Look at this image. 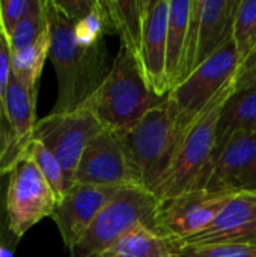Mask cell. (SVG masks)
Returning <instances> with one entry per match:
<instances>
[{
  "label": "cell",
  "instance_id": "obj_32",
  "mask_svg": "<svg viewBox=\"0 0 256 257\" xmlns=\"http://www.w3.org/2000/svg\"><path fill=\"white\" fill-rule=\"evenodd\" d=\"M2 35H5V32H3V24H2V15H0V36Z\"/></svg>",
  "mask_w": 256,
  "mask_h": 257
},
{
  "label": "cell",
  "instance_id": "obj_17",
  "mask_svg": "<svg viewBox=\"0 0 256 257\" xmlns=\"http://www.w3.org/2000/svg\"><path fill=\"white\" fill-rule=\"evenodd\" d=\"M235 133H256V84L235 87L226 99L217 125L216 151Z\"/></svg>",
  "mask_w": 256,
  "mask_h": 257
},
{
  "label": "cell",
  "instance_id": "obj_26",
  "mask_svg": "<svg viewBox=\"0 0 256 257\" xmlns=\"http://www.w3.org/2000/svg\"><path fill=\"white\" fill-rule=\"evenodd\" d=\"M38 0H0V15L6 39L15 26L35 8Z\"/></svg>",
  "mask_w": 256,
  "mask_h": 257
},
{
  "label": "cell",
  "instance_id": "obj_24",
  "mask_svg": "<svg viewBox=\"0 0 256 257\" xmlns=\"http://www.w3.org/2000/svg\"><path fill=\"white\" fill-rule=\"evenodd\" d=\"M26 158L30 160L38 167L41 175L45 178V181L54 191L57 200L60 202L66 193V182H65V175L57 158L38 140H33L30 143Z\"/></svg>",
  "mask_w": 256,
  "mask_h": 257
},
{
  "label": "cell",
  "instance_id": "obj_2",
  "mask_svg": "<svg viewBox=\"0 0 256 257\" xmlns=\"http://www.w3.org/2000/svg\"><path fill=\"white\" fill-rule=\"evenodd\" d=\"M164 98L146 84L139 62L121 45L109 75L83 105L106 131L119 134L134 126Z\"/></svg>",
  "mask_w": 256,
  "mask_h": 257
},
{
  "label": "cell",
  "instance_id": "obj_30",
  "mask_svg": "<svg viewBox=\"0 0 256 257\" xmlns=\"http://www.w3.org/2000/svg\"><path fill=\"white\" fill-rule=\"evenodd\" d=\"M246 84H256V66H253L252 69L237 74L235 77V87L240 86H246Z\"/></svg>",
  "mask_w": 256,
  "mask_h": 257
},
{
  "label": "cell",
  "instance_id": "obj_27",
  "mask_svg": "<svg viewBox=\"0 0 256 257\" xmlns=\"http://www.w3.org/2000/svg\"><path fill=\"white\" fill-rule=\"evenodd\" d=\"M11 77V51L5 35L0 36V133L6 126V93Z\"/></svg>",
  "mask_w": 256,
  "mask_h": 257
},
{
  "label": "cell",
  "instance_id": "obj_12",
  "mask_svg": "<svg viewBox=\"0 0 256 257\" xmlns=\"http://www.w3.org/2000/svg\"><path fill=\"white\" fill-rule=\"evenodd\" d=\"M38 95L26 89L11 72L6 93V126L0 133V178L26 158L36 126Z\"/></svg>",
  "mask_w": 256,
  "mask_h": 257
},
{
  "label": "cell",
  "instance_id": "obj_33",
  "mask_svg": "<svg viewBox=\"0 0 256 257\" xmlns=\"http://www.w3.org/2000/svg\"><path fill=\"white\" fill-rule=\"evenodd\" d=\"M250 242H253V244H256V235H255V236H253V239H252Z\"/></svg>",
  "mask_w": 256,
  "mask_h": 257
},
{
  "label": "cell",
  "instance_id": "obj_31",
  "mask_svg": "<svg viewBox=\"0 0 256 257\" xmlns=\"http://www.w3.org/2000/svg\"><path fill=\"white\" fill-rule=\"evenodd\" d=\"M253 66H256V47L255 50L252 51V54L247 57V60L240 66V69H238V74H241V72H246V71H249V69H252Z\"/></svg>",
  "mask_w": 256,
  "mask_h": 257
},
{
  "label": "cell",
  "instance_id": "obj_14",
  "mask_svg": "<svg viewBox=\"0 0 256 257\" xmlns=\"http://www.w3.org/2000/svg\"><path fill=\"white\" fill-rule=\"evenodd\" d=\"M170 0H146L145 27L139 51V66L146 84L160 96H167L166 48Z\"/></svg>",
  "mask_w": 256,
  "mask_h": 257
},
{
  "label": "cell",
  "instance_id": "obj_7",
  "mask_svg": "<svg viewBox=\"0 0 256 257\" xmlns=\"http://www.w3.org/2000/svg\"><path fill=\"white\" fill-rule=\"evenodd\" d=\"M104 128L84 107L66 113H50L38 119L33 140L41 142L59 161L66 182V191L75 184V173L86 146Z\"/></svg>",
  "mask_w": 256,
  "mask_h": 257
},
{
  "label": "cell",
  "instance_id": "obj_29",
  "mask_svg": "<svg viewBox=\"0 0 256 257\" xmlns=\"http://www.w3.org/2000/svg\"><path fill=\"white\" fill-rule=\"evenodd\" d=\"M59 9L74 23L83 20L94 8L95 0H54Z\"/></svg>",
  "mask_w": 256,
  "mask_h": 257
},
{
  "label": "cell",
  "instance_id": "obj_21",
  "mask_svg": "<svg viewBox=\"0 0 256 257\" xmlns=\"http://www.w3.org/2000/svg\"><path fill=\"white\" fill-rule=\"evenodd\" d=\"M51 45V32L48 30L39 41L33 45L11 53V72L12 75L30 92L38 95L41 72L45 60L50 54Z\"/></svg>",
  "mask_w": 256,
  "mask_h": 257
},
{
  "label": "cell",
  "instance_id": "obj_4",
  "mask_svg": "<svg viewBox=\"0 0 256 257\" xmlns=\"http://www.w3.org/2000/svg\"><path fill=\"white\" fill-rule=\"evenodd\" d=\"M235 90V78L231 80L204 108L183 136L174 164L157 190L158 200L187 191L204 190L217 145V125L222 108Z\"/></svg>",
  "mask_w": 256,
  "mask_h": 257
},
{
  "label": "cell",
  "instance_id": "obj_20",
  "mask_svg": "<svg viewBox=\"0 0 256 257\" xmlns=\"http://www.w3.org/2000/svg\"><path fill=\"white\" fill-rule=\"evenodd\" d=\"M101 257H175V250L169 239L137 224Z\"/></svg>",
  "mask_w": 256,
  "mask_h": 257
},
{
  "label": "cell",
  "instance_id": "obj_5",
  "mask_svg": "<svg viewBox=\"0 0 256 257\" xmlns=\"http://www.w3.org/2000/svg\"><path fill=\"white\" fill-rule=\"evenodd\" d=\"M158 205V197L143 187L122 188L69 250L71 257H101L137 224L155 230Z\"/></svg>",
  "mask_w": 256,
  "mask_h": 257
},
{
  "label": "cell",
  "instance_id": "obj_23",
  "mask_svg": "<svg viewBox=\"0 0 256 257\" xmlns=\"http://www.w3.org/2000/svg\"><path fill=\"white\" fill-rule=\"evenodd\" d=\"M232 39L235 42L241 66L256 47V0L238 2Z\"/></svg>",
  "mask_w": 256,
  "mask_h": 257
},
{
  "label": "cell",
  "instance_id": "obj_28",
  "mask_svg": "<svg viewBox=\"0 0 256 257\" xmlns=\"http://www.w3.org/2000/svg\"><path fill=\"white\" fill-rule=\"evenodd\" d=\"M6 185H8V176L0 178V250H5L8 253H12L20 241H17L8 226V217H6Z\"/></svg>",
  "mask_w": 256,
  "mask_h": 257
},
{
  "label": "cell",
  "instance_id": "obj_18",
  "mask_svg": "<svg viewBox=\"0 0 256 257\" xmlns=\"http://www.w3.org/2000/svg\"><path fill=\"white\" fill-rule=\"evenodd\" d=\"M190 8L192 0H170L166 48V75L169 83V92L178 84L183 72Z\"/></svg>",
  "mask_w": 256,
  "mask_h": 257
},
{
  "label": "cell",
  "instance_id": "obj_8",
  "mask_svg": "<svg viewBox=\"0 0 256 257\" xmlns=\"http://www.w3.org/2000/svg\"><path fill=\"white\" fill-rule=\"evenodd\" d=\"M57 197L38 167L27 158L8 175L6 217L12 236L20 241L29 229L47 217H53Z\"/></svg>",
  "mask_w": 256,
  "mask_h": 257
},
{
  "label": "cell",
  "instance_id": "obj_13",
  "mask_svg": "<svg viewBox=\"0 0 256 257\" xmlns=\"http://www.w3.org/2000/svg\"><path fill=\"white\" fill-rule=\"evenodd\" d=\"M121 190L122 188L119 187L81 182H75L68 188L51 217L59 229L63 245L68 250L80 241L98 214L121 193Z\"/></svg>",
  "mask_w": 256,
  "mask_h": 257
},
{
  "label": "cell",
  "instance_id": "obj_19",
  "mask_svg": "<svg viewBox=\"0 0 256 257\" xmlns=\"http://www.w3.org/2000/svg\"><path fill=\"white\" fill-rule=\"evenodd\" d=\"M115 33L121 36V45L139 57L145 27L146 0H106Z\"/></svg>",
  "mask_w": 256,
  "mask_h": 257
},
{
  "label": "cell",
  "instance_id": "obj_9",
  "mask_svg": "<svg viewBox=\"0 0 256 257\" xmlns=\"http://www.w3.org/2000/svg\"><path fill=\"white\" fill-rule=\"evenodd\" d=\"M237 194L193 190L160 200L155 230L170 242H181L205 229Z\"/></svg>",
  "mask_w": 256,
  "mask_h": 257
},
{
  "label": "cell",
  "instance_id": "obj_16",
  "mask_svg": "<svg viewBox=\"0 0 256 257\" xmlns=\"http://www.w3.org/2000/svg\"><path fill=\"white\" fill-rule=\"evenodd\" d=\"M240 0H199L198 42L193 71L232 41L234 20Z\"/></svg>",
  "mask_w": 256,
  "mask_h": 257
},
{
  "label": "cell",
  "instance_id": "obj_6",
  "mask_svg": "<svg viewBox=\"0 0 256 257\" xmlns=\"http://www.w3.org/2000/svg\"><path fill=\"white\" fill-rule=\"evenodd\" d=\"M238 69L240 57L232 39L202 62L186 80L167 93L177 108L180 123L184 131L189 130L214 96L237 77Z\"/></svg>",
  "mask_w": 256,
  "mask_h": 257
},
{
  "label": "cell",
  "instance_id": "obj_22",
  "mask_svg": "<svg viewBox=\"0 0 256 257\" xmlns=\"http://www.w3.org/2000/svg\"><path fill=\"white\" fill-rule=\"evenodd\" d=\"M50 30V21L45 9V0H38L35 8L15 26L8 38L9 51L17 53L33 45Z\"/></svg>",
  "mask_w": 256,
  "mask_h": 257
},
{
  "label": "cell",
  "instance_id": "obj_11",
  "mask_svg": "<svg viewBox=\"0 0 256 257\" xmlns=\"http://www.w3.org/2000/svg\"><path fill=\"white\" fill-rule=\"evenodd\" d=\"M204 190L256 193V133H235L216 151Z\"/></svg>",
  "mask_w": 256,
  "mask_h": 257
},
{
  "label": "cell",
  "instance_id": "obj_10",
  "mask_svg": "<svg viewBox=\"0 0 256 257\" xmlns=\"http://www.w3.org/2000/svg\"><path fill=\"white\" fill-rule=\"evenodd\" d=\"M75 182L104 187H143L127 151L115 133L103 130L86 146Z\"/></svg>",
  "mask_w": 256,
  "mask_h": 257
},
{
  "label": "cell",
  "instance_id": "obj_3",
  "mask_svg": "<svg viewBox=\"0 0 256 257\" xmlns=\"http://www.w3.org/2000/svg\"><path fill=\"white\" fill-rule=\"evenodd\" d=\"M184 134L177 108L166 96L134 126L116 136L139 173L143 188L155 194L174 164Z\"/></svg>",
  "mask_w": 256,
  "mask_h": 257
},
{
  "label": "cell",
  "instance_id": "obj_15",
  "mask_svg": "<svg viewBox=\"0 0 256 257\" xmlns=\"http://www.w3.org/2000/svg\"><path fill=\"white\" fill-rule=\"evenodd\" d=\"M256 235V193L234 196L216 218L199 233L174 245L250 242Z\"/></svg>",
  "mask_w": 256,
  "mask_h": 257
},
{
  "label": "cell",
  "instance_id": "obj_25",
  "mask_svg": "<svg viewBox=\"0 0 256 257\" xmlns=\"http://www.w3.org/2000/svg\"><path fill=\"white\" fill-rule=\"evenodd\" d=\"M174 250L175 257H256V244L253 242L174 245Z\"/></svg>",
  "mask_w": 256,
  "mask_h": 257
},
{
  "label": "cell",
  "instance_id": "obj_1",
  "mask_svg": "<svg viewBox=\"0 0 256 257\" xmlns=\"http://www.w3.org/2000/svg\"><path fill=\"white\" fill-rule=\"evenodd\" d=\"M45 9L51 32L48 59L57 78V99L50 113H66L81 107L94 95L112 65L104 41L95 45L81 44L75 36V23L54 0H45Z\"/></svg>",
  "mask_w": 256,
  "mask_h": 257
}]
</instances>
